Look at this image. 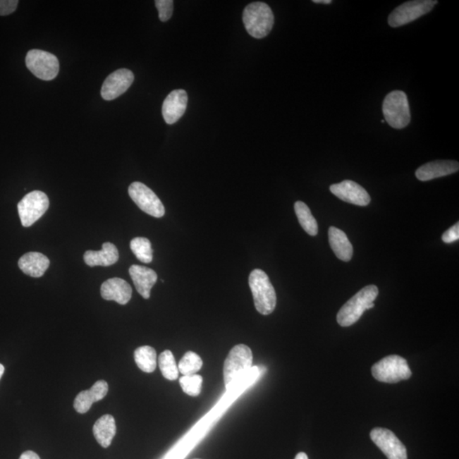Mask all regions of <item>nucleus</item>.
Listing matches in <instances>:
<instances>
[{"label":"nucleus","instance_id":"dca6fc26","mask_svg":"<svg viewBox=\"0 0 459 459\" xmlns=\"http://www.w3.org/2000/svg\"><path fill=\"white\" fill-rule=\"evenodd\" d=\"M101 295L106 300H114L119 305L128 304L132 297V288L126 281L114 278L106 280L101 287Z\"/></svg>","mask_w":459,"mask_h":459},{"label":"nucleus","instance_id":"ddd939ff","mask_svg":"<svg viewBox=\"0 0 459 459\" xmlns=\"http://www.w3.org/2000/svg\"><path fill=\"white\" fill-rule=\"evenodd\" d=\"M330 191L341 200L358 206H367L371 197L365 189L357 182L345 180L341 183L333 184Z\"/></svg>","mask_w":459,"mask_h":459},{"label":"nucleus","instance_id":"0eeeda50","mask_svg":"<svg viewBox=\"0 0 459 459\" xmlns=\"http://www.w3.org/2000/svg\"><path fill=\"white\" fill-rule=\"evenodd\" d=\"M29 71L44 81L53 80L59 73L60 65L57 57L40 49L29 51L26 56Z\"/></svg>","mask_w":459,"mask_h":459},{"label":"nucleus","instance_id":"7ed1b4c3","mask_svg":"<svg viewBox=\"0 0 459 459\" xmlns=\"http://www.w3.org/2000/svg\"><path fill=\"white\" fill-rule=\"evenodd\" d=\"M243 20L247 34L255 39H263L271 31L274 15L267 4L255 2L244 9Z\"/></svg>","mask_w":459,"mask_h":459},{"label":"nucleus","instance_id":"bb28decb","mask_svg":"<svg viewBox=\"0 0 459 459\" xmlns=\"http://www.w3.org/2000/svg\"><path fill=\"white\" fill-rule=\"evenodd\" d=\"M202 367V360L195 353L192 351H188L185 353L184 357H182L178 365V369H179V373L182 376H189L197 374V372H200Z\"/></svg>","mask_w":459,"mask_h":459},{"label":"nucleus","instance_id":"1a4fd4ad","mask_svg":"<svg viewBox=\"0 0 459 459\" xmlns=\"http://www.w3.org/2000/svg\"><path fill=\"white\" fill-rule=\"evenodd\" d=\"M49 206V198L43 192L34 191L27 194L18 205L22 225L24 227L34 225L47 212Z\"/></svg>","mask_w":459,"mask_h":459},{"label":"nucleus","instance_id":"f03ea898","mask_svg":"<svg viewBox=\"0 0 459 459\" xmlns=\"http://www.w3.org/2000/svg\"><path fill=\"white\" fill-rule=\"evenodd\" d=\"M378 295L379 288L375 285L363 288L342 306L337 315L338 324L341 326H350L355 324L364 312L374 307V301Z\"/></svg>","mask_w":459,"mask_h":459},{"label":"nucleus","instance_id":"a211bd4d","mask_svg":"<svg viewBox=\"0 0 459 459\" xmlns=\"http://www.w3.org/2000/svg\"><path fill=\"white\" fill-rule=\"evenodd\" d=\"M136 290L144 299L148 300L151 295L152 288L154 286L158 275L150 268L133 264L129 270Z\"/></svg>","mask_w":459,"mask_h":459},{"label":"nucleus","instance_id":"aec40b11","mask_svg":"<svg viewBox=\"0 0 459 459\" xmlns=\"http://www.w3.org/2000/svg\"><path fill=\"white\" fill-rule=\"evenodd\" d=\"M49 263L47 256L38 252H30L20 258L18 266L25 274L32 278H41L49 268Z\"/></svg>","mask_w":459,"mask_h":459},{"label":"nucleus","instance_id":"39448f33","mask_svg":"<svg viewBox=\"0 0 459 459\" xmlns=\"http://www.w3.org/2000/svg\"><path fill=\"white\" fill-rule=\"evenodd\" d=\"M383 114L386 122L394 129L407 127L411 121L410 107L407 94L402 90L392 91L384 98Z\"/></svg>","mask_w":459,"mask_h":459},{"label":"nucleus","instance_id":"393cba45","mask_svg":"<svg viewBox=\"0 0 459 459\" xmlns=\"http://www.w3.org/2000/svg\"><path fill=\"white\" fill-rule=\"evenodd\" d=\"M130 249L140 262L151 263L153 259V250L151 242L146 238H135L130 242Z\"/></svg>","mask_w":459,"mask_h":459},{"label":"nucleus","instance_id":"c756f323","mask_svg":"<svg viewBox=\"0 0 459 459\" xmlns=\"http://www.w3.org/2000/svg\"><path fill=\"white\" fill-rule=\"evenodd\" d=\"M16 0H0V16H8L16 11L18 6Z\"/></svg>","mask_w":459,"mask_h":459},{"label":"nucleus","instance_id":"5701e85b","mask_svg":"<svg viewBox=\"0 0 459 459\" xmlns=\"http://www.w3.org/2000/svg\"><path fill=\"white\" fill-rule=\"evenodd\" d=\"M136 365L144 373L151 374L157 367V353L152 347L145 345L136 349L134 354Z\"/></svg>","mask_w":459,"mask_h":459},{"label":"nucleus","instance_id":"c9c22d12","mask_svg":"<svg viewBox=\"0 0 459 459\" xmlns=\"http://www.w3.org/2000/svg\"><path fill=\"white\" fill-rule=\"evenodd\" d=\"M383 123H386V120L383 119L381 121Z\"/></svg>","mask_w":459,"mask_h":459},{"label":"nucleus","instance_id":"f8f14e48","mask_svg":"<svg viewBox=\"0 0 459 459\" xmlns=\"http://www.w3.org/2000/svg\"><path fill=\"white\" fill-rule=\"evenodd\" d=\"M135 80L134 73L126 68L118 69L106 78L102 87V97L113 101L125 94Z\"/></svg>","mask_w":459,"mask_h":459},{"label":"nucleus","instance_id":"473e14b6","mask_svg":"<svg viewBox=\"0 0 459 459\" xmlns=\"http://www.w3.org/2000/svg\"><path fill=\"white\" fill-rule=\"evenodd\" d=\"M313 2L316 4H324V5H330V4H332L331 0H313Z\"/></svg>","mask_w":459,"mask_h":459},{"label":"nucleus","instance_id":"b1692460","mask_svg":"<svg viewBox=\"0 0 459 459\" xmlns=\"http://www.w3.org/2000/svg\"><path fill=\"white\" fill-rule=\"evenodd\" d=\"M295 210L302 228L310 235L315 237L318 233V224L309 207L305 202L298 201L295 204Z\"/></svg>","mask_w":459,"mask_h":459},{"label":"nucleus","instance_id":"20e7f679","mask_svg":"<svg viewBox=\"0 0 459 459\" xmlns=\"http://www.w3.org/2000/svg\"><path fill=\"white\" fill-rule=\"evenodd\" d=\"M249 283L256 310L262 315H270L276 308V295L267 273L255 269L250 273Z\"/></svg>","mask_w":459,"mask_h":459},{"label":"nucleus","instance_id":"9d476101","mask_svg":"<svg viewBox=\"0 0 459 459\" xmlns=\"http://www.w3.org/2000/svg\"><path fill=\"white\" fill-rule=\"evenodd\" d=\"M129 194L131 200L140 209L149 216L161 218L164 216L165 209L159 197L142 182H133L130 185Z\"/></svg>","mask_w":459,"mask_h":459},{"label":"nucleus","instance_id":"9b49d317","mask_svg":"<svg viewBox=\"0 0 459 459\" xmlns=\"http://www.w3.org/2000/svg\"><path fill=\"white\" fill-rule=\"evenodd\" d=\"M370 437L388 459H408L406 446L390 429L374 428Z\"/></svg>","mask_w":459,"mask_h":459},{"label":"nucleus","instance_id":"6e6552de","mask_svg":"<svg viewBox=\"0 0 459 459\" xmlns=\"http://www.w3.org/2000/svg\"><path fill=\"white\" fill-rule=\"evenodd\" d=\"M437 3L435 0H415L404 3L391 12L388 23L392 27L404 26L429 13Z\"/></svg>","mask_w":459,"mask_h":459},{"label":"nucleus","instance_id":"4468645a","mask_svg":"<svg viewBox=\"0 0 459 459\" xmlns=\"http://www.w3.org/2000/svg\"><path fill=\"white\" fill-rule=\"evenodd\" d=\"M188 97L183 90H176L165 99L162 113L164 121L173 125L179 121L187 110Z\"/></svg>","mask_w":459,"mask_h":459},{"label":"nucleus","instance_id":"cd10ccee","mask_svg":"<svg viewBox=\"0 0 459 459\" xmlns=\"http://www.w3.org/2000/svg\"><path fill=\"white\" fill-rule=\"evenodd\" d=\"M180 384L185 394L197 396L202 391V377L198 374L182 376L180 379Z\"/></svg>","mask_w":459,"mask_h":459},{"label":"nucleus","instance_id":"423d86ee","mask_svg":"<svg viewBox=\"0 0 459 459\" xmlns=\"http://www.w3.org/2000/svg\"><path fill=\"white\" fill-rule=\"evenodd\" d=\"M372 374L379 382L396 384L410 379L412 371L406 360L392 355L375 363L372 367Z\"/></svg>","mask_w":459,"mask_h":459},{"label":"nucleus","instance_id":"7c9ffc66","mask_svg":"<svg viewBox=\"0 0 459 459\" xmlns=\"http://www.w3.org/2000/svg\"><path fill=\"white\" fill-rule=\"evenodd\" d=\"M442 241L445 243H452L456 241H458L459 239V224H455L453 226L451 227L450 229L445 231V233L442 235Z\"/></svg>","mask_w":459,"mask_h":459},{"label":"nucleus","instance_id":"412c9836","mask_svg":"<svg viewBox=\"0 0 459 459\" xmlns=\"http://www.w3.org/2000/svg\"><path fill=\"white\" fill-rule=\"evenodd\" d=\"M329 239L331 249L335 255L343 262H350L353 255V247L344 231L331 226L329 230Z\"/></svg>","mask_w":459,"mask_h":459},{"label":"nucleus","instance_id":"6ab92c4d","mask_svg":"<svg viewBox=\"0 0 459 459\" xmlns=\"http://www.w3.org/2000/svg\"><path fill=\"white\" fill-rule=\"evenodd\" d=\"M119 254L117 247L111 243H104L101 251L88 250L85 252L84 259L89 267H110L117 263Z\"/></svg>","mask_w":459,"mask_h":459},{"label":"nucleus","instance_id":"f704fd0d","mask_svg":"<svg viewBox=\"0 0 459 459\" xmlns=\"http://www.w3.org/2000/svg\"><path fill=\"white\" fill-rule=\"evenodd\" d=\"M4 373H5V367L0 363V379H1Z\"/></svg>","mask_w":459,"mask_h":459},{"label":"nucleus","instance_id":"f257e3e1","mask_svg":"<svg viewBox=\"0 0 459 459\" xmlns=\"http://www.w3.org/2000/svg\"><path fill=\"white\" fill-rule=\"evenodd\" d=\"M252 364L253 353L249 346L238 345L231 349L224 364V382L227 391L249 379Z\"/></svg>","mask_w":459,"mask_h":459},{"label":"nucleus","instance_id":"c85d7f7f","mask_svg":"<svg viewBox=\"0 0 459 459\" xmlns=\"http://www.w3.org/2000/svg\"><path fill=\"white\" fill-rule=\"evenodd\" d=\"M155 6L159 11L161 22L165 23L171 18L173 11L172 0H156Z\"/></svg>","mask_w":459,"mask_h":459},{"label":"nucleus","instance_id":"a878e982","mask_svg":"<svg viewBox=\"0 0 459 459\" xmlns=\"http://www.w3.org/2000/svg\"><path fill=\"white\" fill-rule=\"evenodd\" d=\"M159 369L165 379L168 380H176L179 377V369L175 357L171 350H164L161 353L159 358Z\"/></svg>","mask_w":459,"mask_h":459},{"label":"nucleus","instance_id":"72a5a7b5","mask_svg":"<svg viewBox=\"0 0 459 459\" xmlns=\"http://www.w3.org/2000/svg\"><path fill=\"white\" fill-rule=\"evenodd\" d=\"M295 459H309L307 455L305 453H300L296 455Z\"/></svg>","mask_w":459,"mask_h":459},{"label":"nucleus","instance_id":"2eb2a0df","mask_svg":"<svg viewBox=\"0 0 459 459\" xmlns=\"http://www.w3.org/2000/svg\"><path fill=\"white\" fill-rule=\"evenodd\" d=\"M459 169V164L452 160H437L422 165L417 169L416 177L421 181H428L436 178L452 175Z\"/></svg>","mask_w":459,"mask_h":459},{"label":"nucleus","instance_id":"4be33fe9","mask_svg":"<svg viewBox=\"0 0 459 459\" xmlns=\"http://www.w3.org/2000/svg\"><path fill=\"white\" fill-rule=\"evenodd\" d=\"M114 417L110 415H103L94 424L93 433L99 444L106 448L111 445L116 435Z\"/></svg>","mask_w":459,"mask_h":459},{"label":"nucleus","instance_id":"2f4dec72","mask_svg":"<svg viewBox=\"0 0 459 459\" xmlns=\"http://www.w3.org/2000/svg\"><path fill=\"white\" fill-rule=\"evenodd\" d=\"M19 459H40V458L38 454L32 452V451H27V452L20 455Z\"/></svg>","mask_w":459,"mask_h":459},{"label":"nucleus","instance_id":"f3484780","mask_svg":"<svg viewBox=\"0 0 459 459\" xmlns=\"http://www.w3.org/2000/svg\"><path fill=\"white\" fill-rule=\"evenodd\" d=\"M109 392V384L104 380H99L88 391L80 393L74 400L73 407L81 415L88 412L93 403L99 402Z\"/></svg>","mask_w":459,"mask_h":459}]
</instances>
